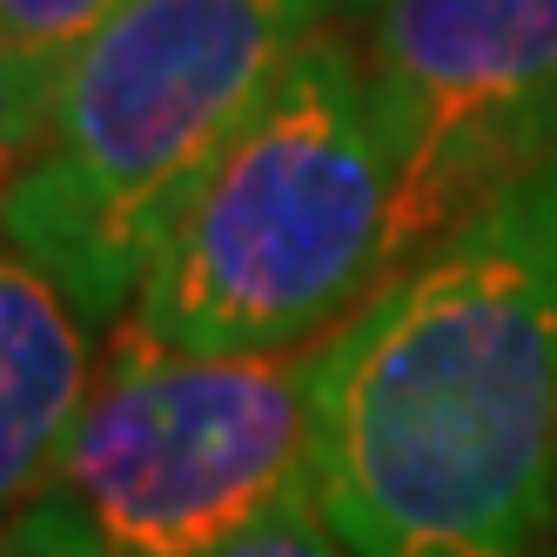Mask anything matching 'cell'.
Wrapping results in <instances>:
<instances>
[{"mask_svg": "<svg viewBox=\"0 0 557 557\" xmlns=\"http://www.w3.org/2000/svg\"><path fill=\"white\" fill-rule=\"evenodd\" d=\"M363 61L396 141L389 275L557 162V0H376Z\"/></svg>", "mask_w": 557, "mask_h": 557, "instance_id": "5", "label": "cell"}, {"mask_svg": "<svg viewBox=\"0 0 557 557\" xmlns=\"http://www.w3.org/2000/svg\"><path fill=\"white\" fill-rule=\"evenodd\" d=\"M41 122H48V101L34 95V82L21 74V61L0 48V195H8V182L21 175L34 135H41Z\"/></svg>", "mask_w": 557, "mask_h": 557, "instance_id": "10", "label": "cell"}, {"mask_svg": "<svg viewBox=\"0 0 557 557\" xmlns=\"http://www.w3.org/2000/svg\"><path fill=\"white\" fill-rule=\"evenodd\" d=\"M122 8V0H0V48L21 61L34 95L54 101L67 61L95 41V27Z\"/></svg>", "mask_w": 557, "mask_h": 557, "instance_id": "7", "label": "cell"}, {"mask_svg": "<svg viewBox=\"0 0 557 557\" xmlns=\"http://www.w3.org/2000/svg\"><path fill=\"white\" fill-rule=\"evenodd\" d=\"M336 8H363V14H370V8H376V0H336Z\"/></svg>", "mask_w": 557, "mask_h": 557, "instance_id": "11", "label": "cell"}, {"mask_svg": "<svg viewBox=\"0 0 557 557\" xmlns=\"http://www.w3.org/2000/svg\"><path fill=\"white\" fill-rule=\"evenodd\" d=\"M336 0H122L67 61L0 243L41 269L88 336H114L182 202Z\"/></svg>", "mask_w": 557, "mask_h": 557, "instance_id": "2", "label": "cell"}, {"mask_svg": "<svg viewBox=\"0 0 557 557\" xmlns=\"http://www.w3.org/2000/svg\"><path fill=\"white\" fill-rule=\"evenodd\" d=\"M0 557H114V550L88 524V510L61 484H48L27 510H14L8 524H0Z\"/></svg>", "mask_w": 557, "mask_h": 557, "instance_id": "8", "label": "cell"}, {"mask_svg": "<svg viewBox=\"0 0 557 557\" xmlns=\"http://www.w3.org/2000/svg\"><path fill=\"white\" fill-rule=\"evenodd\" d=\"M309 491L349 557L557 537V162L396 269L315 370Z\"/></svg>", "mask_w": 557, "mask_h": 557, "instance_id": "1", "label": "cell"}, {"mask_svg": "<svg viewBox=\"0 0 557 557\" xmlns=\"http://www.w3.org/2000/svg\"><path fill=\"white\" fill-rule=\"evenodd\" d=\"M323 349L182 356L122 323L54 484L114 557H209L309 484Z\"/></svg>", "mask_w": 557, "mask_h": 557, "instance_id": "4", "label": "cell"}, {"mask_svg": "<svg viewBox=\"0 0 557 557\" xmlns=\"http://www.w3.org/2000/svg\"><path fill=\"white\" fill-rule=\"evenodd\" d=\"M88 389L82 315L0 243V524L54 484Z\"/></svg>", "mask_w": 557, "mask_h": 557, "instance_id": "6", "label": "cell"}, {"mask_svg": "<svg viewBox=\"0 0 557 557\" xmlns=\"http://www.w3.org/2000/svg\"><path fill=\"white\" fill-rule=\"evenodd\" d=\"M396 141L363 48L315 27L154 249L128 330L182 356L336 336L389 283Z\"/></svg>", "mask_w": 557, "mask_h": 557, "instance_id": "3", "label": "cell"}, {"mask_svg": "<svg viewBox=\"0 0 557 557\" xmlns=\"http://www.w3.org/2000/svg\"><path fill=\"white\" fill-rule=\"evenodd\" d=\"M209 557H349L336 544V531L323 524V510H315V491H289L283 504H269L249 531H235L228 544H215Z\"/></svg>", "mask_w": 557, "mask_h": 557, "instance_id": "9", "label": "cell"}]
</instances>
